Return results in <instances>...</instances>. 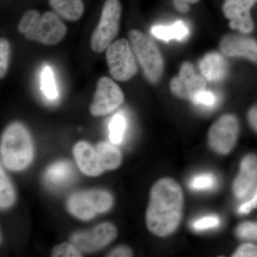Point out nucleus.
Returning a JSON list of instances; mask_svg holds the SVG:
<instances>
[{
	"label": "nucleus",
	"mask_w": 257,
	"mask_h": 257,
	"mask_svg": "<svg viewBox=\"0 0 257 257\" xmlns=\"http://www.w3.org/2000/svg\"><path fill=\"white\" fill-rule=\"evenodd\" d=\"M184 204L183 189L175 179H158L150 190L146 211L147 229L159 237L174 234L182 222Z\"/></svg>",
	"instance_id": "obj_1"
},
{
	"label": "nucleus",
	"mask_w": 257,
	"mask_h": 257,
	"mask_svg": "<svg viewBox=\"0 0 257 257\" xmlns=\"http://www.w3.org/2000/svg\"><path fill=\"white\" fill-rule=\"evenodd\" d=\"M2 163L8 170H25L33 160L31 136L21 123L10 124L2 135L0 145Z\"/></svg>",
	"instance_id": "obj_2"
},
{
	"label": "nucleus",
	"mask_w": 257,
	"mask_h": 257,
	"mask_svg": "<svg viewBox=\"0 0 257 257\" xmlns=\"http://www.w3.org/2000/svg\"><path fill=\"white\" fill-rule=\"evenodd\" d=\"M128 39L137 60L149 82L152 84L160 82L163 75L165 62L156 44L150 37L138 30L128 32Z\"/></svg>",
	"instance_id": "obj_3"
},
{
	"label": "nucleus",
	"mask_w": 257,
	"mask_h": 257,
	"mask_svg": "<svg viewBox=\"0 0 257 257\" xmlns=\"http://www.w3.org/2000/svg\"><path fill=\"white\" fill-rule=\"evenodd\" d=\"M112 205V196L102 189L74 193L67 202L69 212L83 221L90 220L96 214L106 212Z\"/></svg>",
	"instance_id": "obj_4"
},
{
	"label": "nucleus",
	"mask_w": 257,
	"mask_h": 257,
	"mask_svg": "<svg viewBox=\"0 0 257 257\" xmlns=\"http://www.w3.org/2000/svg\"><path fill=\"white\" fill-rule=\"evenodd\" d=\"M121 5L119 0H106L103 5L99 25L91 37V48L96 53L107 49L119 32Z\"/></svg>",
	"instance_id": "obj_5"
},
{
	"label": "nucleus",
	"mask_w": 257,
	"mask_h": 257,
	"mask_svg": "<svg viewBox=\"0 0 257 257\" xmlns=\"http://www.w3.org/2000/svg\"><path fill=\"white\" fill-rule=\"evenodd\" d=\"M106 58L109 73L115 80L126 82L138 72L136 57L126 39L113 42L106 49Z\"/></svg>",
	"instance_id": "obj_6"
},
{
	"label": "nucleus",
	"mask_w": 257,
	"mask_h": 257,
	"mask_svg": "<svg viewBox=\"0 0 257 257\" xmlns=\"http://www.w3.org/2000/svg\"><path fill=\"white\" fill-rule=\"evenodd\" d=\"M239 119L233 114H225L211 124L207 141L212 151L219 155H227L234 150L239 139Z\"/></svg>",
	"instance_id": "obj_7"
},
{
	"label": "nucleus",
	"mask_w": 257,
	"mask_h": 257,
	"mask_svg": "<svg viewBox=\"0 0 257 257\" xmlns=\"http://www.w3.org/2000/svg\"><path fill=\"white\" fill-rule=\"evenodd\" d=\"M124 101V93L119 85L109 77H101L96 84L89 111L93 116H104L117 109Z\"/></svg>",
	"instance_id": "obj_8"
},
{
	"label": "nucleus",
	"mask_w": 257,
	"mask_h": 257,
	"mask_svg": "<svg viewBox=\"0 0 257 257\" xmlns=\"http://www.w3.org/2000/svg\"><path fill=\"white\" fill-rule=\"evenodd\" d=\"M170 86L176 97L192 101L198 93L207 89V80L197 74L192 63L186 61L181 64L178 75L172 79Z\"/></svg>",
	"instance_id": "obj_9"
},
{
	"label": "nucleus",
	"mask_w": 257,
	"mask_h": 257,
	"mask_svg": "<svg viewBox=\"0 0 257 257\" xmlns=\"http://www.w3.org/2000/svg\"><path fill=\"white\" fill-rule=\"evenodd\" d=\"M117 229L110 222L98 224L89 231L74 233L71 241L83 252H95L114 241Z\"/></svg>",
	"instance_id": "obj_10"
},
{
	"label": "nucleus",
	"mask_w": 257,
	"mask_h": 257,
	"mask_svg": "<svg viewBox=\"0 0 257 257\" xmlns=\"http://www.w3.org/2000/svg\"><path fill=\"white\" fill-rule=\"evenodd\" d=\"M67 27L57 15L47 12L42 15L36 28L25 34V38L46 45L59 43L65 36Z\"/></svg>",
	"instance_id": "obj_11"
},
{
	"label": "nucleus",
	"mask_w": 257,
	"mask_h": 257,
	"mask_svg": "<svg viewBox=\"0 0 257 257\" xmlns=\"http://www.w3.org/2000/svg\"><path fill=\"white\" fill-rule=\"evenodd\" d=\"M257 0H225L222 12L229 20V28L242 34H249L254 29L251 10Z\"/></svg>",
	"instance_id": "obj_12"
},
{
	"label": "nucleus",
	"mask_w": 257,
	"mask_h": 257,
	"mask_svg": "<svg viewBox=\"0 0 257 257\" xmlns=\"http://www.w3.org/2000/svg\"><path fill=\"white\" fill-rule=\"evenodd\" d=\"M219 50L228 57H243L257 64V41L251 37L227 34L219 42Z\"/></svg>",
	"instance_id": "obj_13"
},
{
	"label": "nucleus",
	"mask_w": 257,
	"mask_h": 257,
	"mask_svg": "<svg viewBox=\"0 0 257 257\" xmlns=\"http://www.w3.org/2000/svg\"><path fill=\"white\" fill-rule=\"evenodd\" d=\"M256 185L257 155L248 154L240 164L239 173L233 182V193L237 199H243L251 194Z\"/></svg>",
	"instance_id": "obj_14"
},
{
	"label": "nucleus",
	"mask_w": 257,
	"mask_h": 257,
	"mask_svg": "<svg viewBox=\"0 0 257 257\" xmlns=\"http://www.w3.org/2000/svg\"><path fill=\"white\" fill-rule=\"evenodd\" d=\"M73 155L79 170L84 175L96 177L105 171L99 154L90 144L79 142L74 145Z\"/></svg>",
	"instance_id": "obj_15"
},
{
	"label": "nucleus",
	"mask_w": 257,
	"mask_h": 257,
	"mask_svg": "<svg viewBox=\"0 0 257 257\" xmlns=\"http://www.w3.org/2000/svg\"><path fill=\"white\" fill-rule=\"evenodd\" d=\"M224 56L219 52H208L199 60V70L207 82H219L226 77L228 64Z\"/></svg>",
	"instance_id": "obj_16"
},
{
	"label": "nucleus",
	"mask_w": 257,
	"mask_h": 257,
	"mask_svg": "<svg viewBox=\"0 0 257 257\" xmlns=\"http://www.w3.org/2000/svg\"><path fill=\"white\" fill-rule=\"evenodd\" d=\"M73 176V167L67 161H59L49 166L45 172V180L50 185L60 187L68 183Z\"/></svg>",
	"instance_id": "obj_17"
},
{
	"label": "nucleus",
	"mask_w": 257,
	"mask_h": 257,
	"mask_svg": "<svg viewBox=\"0 0 257 257\" xmlns=\"http://www.w3.org/2000/svg\"><path fill=\"white\" fill-rule=\"evenodd\" d=\"M49 3L59 16L69 21H77L84 13L82 0H49Z\"/></svg>",
	"instance_id": "obj_18"
},
{
	"label": "nucleus",
	"mask_w": 257,
	"mask_h": 257,
	"mask_svg": "<svg viewBox=\"0 0 257 257\" xmlns=\"http://www.w3.org/2000/svg\"><path fill=\"white\" fill-rule=\"evenodd\" d=\"M152 33L157 39L165 42L172 40L181 41L188 36L189 30L184 22L177 21L170 26L157 25L153 27L152 28Z\"/></svg>",
	"instance_id": "obj_19"
},
{
	"label": "nucleus",
	"mask_w": 257,
	"mask_h": 257,
	"mask_svg": "<svg viewBox=\"0 0 257 257\" xmlns=\"http://www.w3.org/2000/svg\"><path fill=\"white\" fill-rule=\"evenodd\" d=\"M113 145L105 142H101L95 147L105 170H116L122 162L121 152L118 150L117 147Z\"/></svg>",
	"instance_id": "obj_20"
},
{
	"label": "nucleus",
	"mask_w": 257,
	"mask_h": 257,
	"mask_svg": "<svg viewBox=\"0 0 257 257\" xmlns=\"http://www.w3.org/2000/svg\"><path fill=\"white\" fill-rule=\"evenodd\" d=\"M15 200L14 187L5 174L3 167L0 168V207L8 209L13 205Z\"/></svg>",
	"instance_id": "obj_21"
},
{
	"label": "nucleus",
	"mask_w": 257,
	"mask_h": 257,
	"mask_svg": "<svg viewBox=\"0 0 257 257\" xmlns=\"http://www.w3.org/2000/svg\"><path fill=\"white\" fill-rule=\"evenodd\" d=\"M126 128L124 116L120 114H115L109 124V138L112 144L119 145L122 142Z\"/></svg>",
	"instance_id": "obj_22"
},
{
	"label": "nucleus",
	"mask_w": 257,
	"mask_h": 257,
	"mask_svg": "<svg viewBox=\"0 0 257 257\" xmlns=\"http://www.w3.org/2000/svg\"><path fill=\"white\" fill-rule=\"evenodd\" d=\"M42 90L47 98L55 99L58 96L53 72L50 67L44 69L42 75Z\"/></svg>",
	"instance_id": "obj_23"
},
{
	"label": "nucleus",
	"mask_w": 257,
	"mask_h": 257,
	"mask_svg": "<svg viewBox=\"0 0 257 257\" xmlns=\"http://www.w3.org/2000/svg\"><path fill=\"white\" fill-rule=\"evenodd\" d=\"M40 19H41V15L37 10H30L26 12L19 24V32L23 34L31 32L36 28Z\"/></svg>",
	"instance_id": "obj_24"
},
{
	"label": "nucleus",
	"mask_w": 257,
	"mask_h": 257,
	"mask_svg": "<svg viewBox=\"0 0 257 257\" xmlns=\"http://www.w3.org/2000/svg\"><path fill=\"white\" fill-rule=\"evenodd\" d=\"M216 182L215 177L211 174H200L193 177L190 187L196 191L209 190L214 187Z\"/></svg>",
	"instance_id": "obj_25"
},
{
	"label": "nucleus",
	"mask_w": 257,
	"mask_h": 257,
	"mask_svg": "<svg viewBox=\"0 0 257 257\" xmlns=\"http://www.w3.org/2000/svg\"><path fill=\"white\" fill-rule=\"evenodd\" d=\"M82 251L73 243L63 242L57 245L52 249V257H82Z\"/></svg>",
	"instance_id": "obj_26"
},
{
	"label": "nucleus",
	"mask_w": 257,
	"mask_h": 257,
	"mask_svg": "<svg viewBox=\"0 0 257 257\" xmlns=\"http://www.w3.org/2000/svg\"><path fill=\"white\" fill-rule=\"evenodd\" d=\"M236 234L241 239L257 240V222L241 223L236 227Z\"/></svg>",
	"instance_id": "obj_27"
},
{
	"label": "nucleus",
	"mask_w": 257,
	"mask_h": 257,
	"mask_svg": "<svg viewBox=\"0 0 257 257\" xmlns=\"http://www.w3.org/2000/svg\"><path fill=\"white\" fill-rule=\"evenodd\" d=\"M219 224H220V219L219 216L209 215L196 219L192 223V227L195 231H201L217 227Z\"/></svg>",
	"instance_id": "obj_28"
},
{
	"label": "nucleus",
	"mask_w": 257,
	"mask_h": 257,
	"mask_svg": "<svg viewBox=\"0 0 257 257\" xmlns=\"http://www.w3.org/2000/svg\"><path fill=\"white\" fill-rule=\"evenodd\" d=\"M10 47L8 40H0V77L4 78L9 67Z\"/></svg>",
	"instance_id": "obj_29"
},
{
	"label": "nucleus",
	"mask_w": 257,
	"mask_h": 257,
	"mask_svg": "<svg viewBox=\"0 0 257 257\" xmlns=\"http://www.w3.org/2000/svg\"><path fill=\"white\" fill-rule=\"evenodd\" d=\"M216 101V96L212 92L207 91V89L198 93L192 100L196 105L206 106V107L214 106Z\"/></svg>",
	"instance_id": "obj_30"
},
{
	"label": "nucleus",
	"mask_w": 257,
	"mask_h": 257,
	"mask_svg": "<svg viewBox=\"0 0 257 257\" xmlns=\"http://www.w3.org/2000/svg\"><path fill=\"white\" fill-rule=\"evenodd\" d=\"M233 257H257V245L251 243H243L231 255Z\"/></svg>",
	"instance_id": "obj_31"
},
{
	"label": "nucleus",
	"mask_w": 257,
	"mask_h": 257,
	"mask_svg": "<svg viewBox=\"0 0 257 257\" xmlns=\"http://www.w3.org/2000/svg\"><path fill=\"white\" fill-rule=\"evenodd\" d=\"M257 208V187L253 192L252 197L239 207L238 212L239 214H247L251 212L253 209Z\"/></svg>",
	"instance_id": "obj_32"
},
{
	"label": "nucleus",
	"mask_w": 257,
	"mask_h": 257,
	"mask_svg": "<svg viewBox=\"0 0 257 257\" xmlns=\"http://www.w3.org/2000/svg\"><path fill=\"white\" fill-rule=\"evenodd\" d=\"M106 256L109 257H130L133 256L131 248L126 246H119L114 248L108 253Z\"/></svg>",
	"instance_id": "obj_33"
},
{
	"label": "nucleus",
	"mask_w": 257,
	"mask_h": 257,
	"mask_svg": "<svg viewBox=\"0 0 257 257\" xmlns=\"http://www.w3.org/2000/svg\"><path fill=\"white\" fill-rule=\"evenodd\" d=\"M247 120L250 127L257 133V103L249 108L247 112Z\"/></svg>",
	"instance_id": "obj_34"
},
{
	"label": "nucleus",
	"mask_w": 257,
	"mask_h": 257,
	"mask_svg": "<svg viewBox=\"0 0 257 257\" xmlns=\"http://www.w3.org/2000/svg\"><path fill=\"white\" fill-rule=\"evenodd\" d=\"M174 5L176 9L180 13H187L189 10V3L183 0H173Z\"/></svg>",
	"instance_id": "obj_35"
},
{
	"label": "nucleus",
	"mask_w": 257,
	"mask_h": 257,
	"mask_svg": "<svg viewBox=\"0 0 257 257\" xmlns=\"http://www.w3.org/2000/svg\"><path fill=\"white\" fill-rule=\"evenodd\" d=\"M183 1L189 3V4H196V3H199L200 0H183Z\"/></svg>",
	"instance_id": "obj_36"
}]
</instances>
